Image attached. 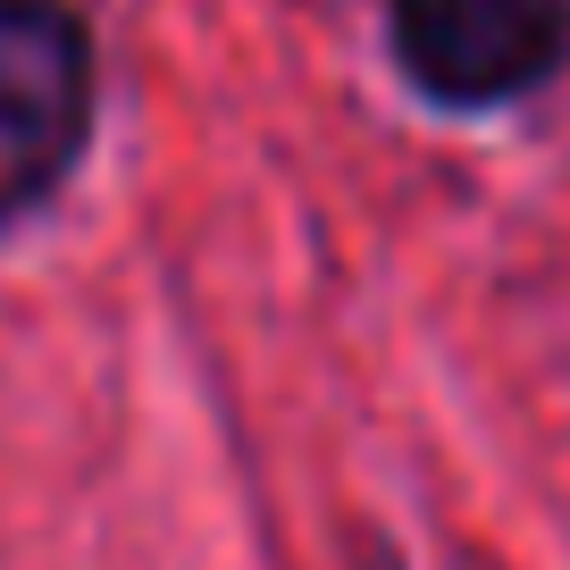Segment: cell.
Wrapping results in <instances>:
<instances>
[{"label": "cell", "instance_id": "1", "mask_svg": "<svg viewBox=\"0 0 570 570\" xmlns=\"http://www.w3.org/2000/svg\"><path fill=\"white\" fill-rule=\"evenodd\" d=\"M92 135V35L68 0H0V227L68 185Z\"/></svg>", "mask_w": 570, "mask_h": 570}, {"label": "cell", "instance_id": "2", "mask_svg": "<svg viewBox=\"0 0 570 570\" xmlns=\"http://www.w3.org/2000/svg\"><path fill=\"white\" fill-rule=\"evenodd\" d=\"M394 59L428 101L503 109L570 59V0H394Z\"/></svg>", "mask_w": 570, "mask_h": 570}]
</instances>
